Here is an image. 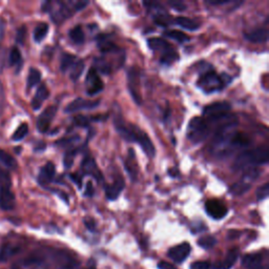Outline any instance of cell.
<instances>
[{"label":"cell","instance_id":"obj_22","mask_svg":"<svg viewBox=\"0 0 269 269\" xmlns=\"http://www.w3.org/2000/svg\"><path fill=\"white\" fill-rule=\"evenodd\" d=\"M175 22L179 25V27H181L182 29L184 30H187V31H190V32H195V31H198L201 27V24L193 20V19H190V18H187V17H177Z\"/></svg>","mask_w":269,"mask_h":269},{"label":"cell","instance_id":"obj_42","mask_svg":"<svg viewBox=\"0 0 269 269\" xmlns=\"http://www.w3.org/2000/svg\"><path fill=\"white\" fill-rule=\"evenodd\" d=\"M80 141V137L79 136H74V137H70V138H63L61 140H58L56 142V145L59 147H67L71 146L74 143Z\"/></svg>","mask_w":269,"mask_h":269},{"label":"cell","instance_id":"obj_30","mask_svg":"<svg viewBox=\"0 0 269 269\" xmlns=\"http://www.w3.org/2000/svg\"><path fill=\"white\" fill-rule=\"evenodd\" d=\"M48 30H49V27L47 23H45V22L39 23L35 28V30H34V35H33L34 40H35L37 44H39V42H41L46 37Z\"/></svg>","mask_w":269,"mask_h":269},{"label":"cell","instance_id":"obj_17","mask_svg":"<svg viewBox=\"0 0 269 269\" xmlns=\"http://www.w3.org/2000/svg\"><path fill=\"white\" fill-rule=\"evenodd\" d=\"M147 45L151 50H154V52H158L161 56L166 54L167 52H170V50H172L174 48L170 44H168L167 41H165L162 38H158V37L149 38L147 40Z\"/></svg>","mask_w":269,"mask_h":269},{"label":"cell","instance_id":"obj_32","mask_svg":"<svg viewBox=\"0 0 269 269\" xmlns=\"http://www.w3.org/2000/svg\"><path fill=\"white\" fill-rule=\"evenodd\" d=\"M84 62L80 59H78L76 63L72 66V69L69 71L70 72V77L73 81H78L79 78L82 76L83 72H84Z\"/></svg>","mask_w":269,"mask_h":269},{"label":"cell","instance_id":"obj_50","mask_svg":"<svg viewBox=\"0 0 269 269\" xmlns=\"http://www.w3.org/2000/svg\"><path fill=\"white\" fill-rule=\"evenodd\" d=\"M5 57H6V50L4 47L0 46V74L3 72L4 65H5Z\"/></svg>","mask_w":269,"mask_h":269},{"label":"cell","instance_id":"obj_35","mask_svg":"<svg viewBox=\"0 0 269 269\" xmlns=\"http://www.w3.org/2000/svg\"><path fill=\"white\" fill-rule=\"evenodd\" d=\"M260 175H261L260 170H258V168H256V167H250V168H247V170H245V172H244L242 180L251 184V182L256 181L259 178Z\"/></svg>","mask_w":269,"mask_h":269},{"label":"cell","instance_id":"obj_10","mask_svg":"<svg viewBox=\"0 0 269 269\" xmlns=\"http://www.w3.org/2000/svg\"><path fill=\"white\" fill-rule=\"evenodd\" d=\"M56 113L57 106H48L40 114L37 119V129L40 133L45 134L48 131L50 123H52L53 119L56 116Z\"/></svg>","mask_w":269,"mask_h":269},{"label":"cell","instance_id":"obj_44","mask_svg":"<svg viewBox=\"0 0 269 269\" xmlns=\"http://www.w3.org/2000/svg\"><path fill=\"white\" fill-rule=\"evenodd\" d=\"M124 167H125L126 173L129 174L131 180L133 182L136 181L137 180V168H134V165L129 162V160H126V161H124Z\"/></svg>","mask_w":269,"mask_h":269},{"label":"cell","instance_id":"obj_47","mask_svg":"<svg viewBox=\"0 0 269 269\" xmlns=\"http://www.w3.org/2000/svg\"><path fill=\"white\" fill-rule=\"evenodd\" d=\"M190 269H210V263L207 261H197L190 265Z\"/></svg>","mask_w":269,"mask_h":269},{"label":"cell","instance_id":"obj_19","mask_svg":"<svg viewBox=\"0 0 269 269\" xmlns=\"http://www.w3.org/2000/svg\"><path fill=\"white\" fill-rule=\"evenodd\" d=\"M244 38L252 44H265L268 40V31L266 29H255L244 34Z\"/></svg>","mask_w":269,"mask_h":269},{"label":"cell","instance_id":"obj_36","mask_svg":"<svg viewBox=\"0 0 269 269\" xmlns=\"http://www.w3.org/2000/svg\"><path fill=\"white\" fill-rule=\"evenodd\" d=\"M154 22L161 27H168L171 24V16L168 15L165 11H162L161 13H158L154 16Z\"/></svg>","mask_w":269,"mask_h":269},{"label":"cell","instance_id":"obj_56","mask_svg":"<svg viewBox=\"0 0 269 269\" xmlns=\"http://www.w3.org/2000/svg\"><path fill=\"white\" fill-rule=\"evenodd\" d=\"M4 32H5V22L2 18H0V42H1L4 38Z\"/></svg>","mask_w":269,"mask_h":269},{"label":"cell","instance_id":"obj_16","mask_svg":"<svg viewBox=\"0 0 269 269\" xmlns=\"http://www.w3.org/2000/svg\"><path fill=\"white\" fill-rule=\"evenodd\" d=\"M125 188V182L122 178H117L111 185L105 186V196L109 201H115L119 198L120 193Z\"/></svg>","mask_w":269,"mask_h":269},{"label":"cell","instance_id":"obj_54","mask_svg":"<svg viewBox=\"0 0 269 269\" xmlns=\"http://www.w3.org/2000/svg\"><path fill=\"white\" fill-rule=\"evenodd\" d=\"M206 3L217 6V5L228 4V3H231V1H229V0H223V1H221V0H209V1H206Z\"/></svg>","mask_w":269,"mask_h":269},{"label":"cell","instance_id":"obj_59","mask_svg":"<svg viewBox=\"0 0 269 269\" xmlns=\"http://www.w3.org/2000/svg\"><path fill=\"white\" fill-rule=\"evenodd\" d=\"M262 269H268L267 267H262Z\"/></svg>","mask_w":269,"mask_h":269},{"label":"cell","instance_id":"obj_24","mask_svg":"<svg viewBox=\"0 0 269 269\" xmlns=\"http://www.w3.org/2000/svg\"><path fill=\"white\" fill-rule=\"evenodd\" d=\"M250 187H251L250 183L244 180H240L239 182L231 185L229 188V192L232 196H242L245 192H247L250 189Z\"/></svg>","mask_w":269,"mask_h":269},{"label":"cell","instance_id":"obj_11","mask_svg":"<svg viewBox=\"0 0 269 269\" xmlns=\"http://www.w3.org/2000/svg\"><path fill=\"white\" fill-rule=\"evenodd\" d=\"M191 247L189 245V243L184 242L179 244V245L172 247L167 252V256L170 257L173 261H175L176 263H182L185 260L187 259V257L190 254Z\"/></svg>","mask_w":269,"mask_h":269},{"label":"cell","instance_id":"obj_34","mask_svg":"<svg viewBox=\"0 0 269 269\" xmlns=\"http://www.w3.org/2000/svg\"><path fill=\"white\" fill-rule=\"evenodd\" d=\"M69 36L71 40L76 45H82L84 40H86V36H84V33L81 27H75L69 32Z\"/></svg>","mask_w":269,"mask_h":269},{"label":"cell","instance_id":"obj_13","mask_svg":"<svg viewBox=\"0 0 269 269\" xmlns=\"http://www.w3.org/2000/svg\"><path fill=\"white\" fill-rule=\"evenodd\" d=\"M53 259L56 261L58 269H75L77 266L76 260L64 250H56L53 254Z\"/></svg>","mask_w":269,"mask_h":269},{"label":"cell","instance_id":"obj_20","mask_svg":"<svg viewBox=\"0 0 269 269\" xmlns=\"http://www.w3.org/2000/svg\"><path fill=\"white\" fill-rule=\"evenodd\" d=\"M49 96V91L47 88L45 86V84H41V86L38 88L35 96H34L32 100V107L34 111H38L40 107L42 106V103L48 98Z\"/></svg>","mask_w":269,"mask_h":269},{"label":"cell","instance_id":"obj_28","mask_svg":"<svg viewBox=\"0 0 269 269\" xmlns=\"http://www.w3.org/2000/svg\"><path fill=\"white\" fill-rule=\"evenodd\" d=\"M79 58L72 54H63L61 56V60H60V70L63 73H66L67 71H70L72 69V66L76 63V61L78 60Z\"/></svg>","mask_w":269,"mask_h":269},{"label":"cell","instance_id":"obj_4","mask_svg":"<svg viewBox=\"0 0 269 269\" xmlns=\"http://www.w3.org/2000/svg\"><path fill=\"white\" fill-rule=\"evenodd\" d=\"M209 124L204 118L195 117L188 123L187 138L193 144H199V143L206 140L209 136Z\"/></svg>","mask_w":269,"mask_h":269},{"label":"cell","instance_id":"obj_58","mask_svg":"<svg viewBox=\"0 0 269 269\" xmlns=\"http://www.w3.org/2000/svg\"><path fill=\"white\" fill-rule=\"evenodd\" d=\"M12 269H19V268H18V267H16V266H15V267H13Z\"/></svg>","mask_w":269,"mask_h":269},{"label":"cell","instance_id":"obj_57","mask_svg":"<svg viewBox=\"0 0 269 269\" xmlns=\"http://www.w3.org/2000/svg\"><path fill=\"white\" fill-rule=\"evenodd\" d=\"M86 269H96V262H95V261L94 260H90Z\"/></svg>","mask_w":269,"mask_h":269},{"label":"cell","instance_id":"obj_3","mask_svg":"<svg viewBox=\"0 0 269 269\" xmlns=\"http://www.w3.org/2000/svg\"><path fill=\"white\" fill-rule=\"evenodd\" d=\"M230 81L231 78L228 75L223 74L222 76H219L213 69V66L207 64V66L203 67L200 73L198 86L209 94V92L221 90Z\"/></svg>","mask_w":269,"mask_h":269},{"label":"cell","instance_id":"obj_37","mask_svg":"<svg viewBox=\"0 0 269 269\" xmlns=\"http://www.w3.org/2000/svg\"><path fill=\"white\" fill-rule=\"evenodd\" d=\"M217 244V239L213 235H204L198 240V245L204 249L213 248Z\"/></svg>","mask_w":269,"mask_h":269},{"label":"cell","instance_id":"obj_12","mask_svg":"<svg viewBox=\"0 0 269 269\" xmlns=\"http://www.w3.org/2000/svg\"><path fill=\"white\" fill-rule=\"evenodd\" d=\"M100 101H89L82 98L75 99L72 101L71 103H69L65 107V113L66 114H73L76 112L82 111V109H92L99 106Z\"/></svg>","mask_w":269,"mask_h":269},{"label":"cell","instance_id":"obj_14","mask_svg":"<svg viewBox=\"0 0 269 269\" xmlns=\"http://www.w3.org/2000/svg\"><path fill=\"white\" fill-rule=\"evenodd\" d=\"M16 199L11 187H0V208L5 212L15 208Z\"/></svg>","mask_w":269,"mask_h":269},{"label":"cell","instance_id":"obj_23","mask_svg":"<svg viewBox=\"0 0 269 269\" xmlns=\"http://www.w3.org/2000/svg\"><path fill=\"white\" fill-rule=\"evenodd\" d=\"M8 63L11 66H16L17 71L16 73H19L21 66H22V56L18 47H12L10 50V55H8Z\"/></svg>","mask_w":269,"mask_h":269},{"label":"cell","instance_id":"obj_29","mask_svg":"<svg viewBox=\"0 0 269 269\" xmlns=\"http://www.w3.org/2000/svg\"><path fill=\"white\" fill-rule=\"evenodd\" d=\"M164 36L170 38L172 40H175L177 42H179V44H185V42L189 41V36H187L186 34H184L180 31L177 30H170V31H165L164 32Z\"/></svg>","mask_w":269,"mask_h":269},{"label":"cell","instance_id":"obj_39","mask_svg":"<svg viewBox=\"0 0 269 269\" xmlns=\"http://www.w3.org/2000/svg\"><path fill=\"white\" fill-rule=\"evenodd\" d=\"M29 133V126L27 123H22L18 126V129H17L15 131V133L13 134V137L12 139L14 141H20L22 140L23 138H25V136H27Z\"/></svg>","mask_w":269,"mask_h":269},{"label":"cell","instance_id":"obj_46","mask_svg":"<svg viewBox=\"0 0 269 269\" xmlns=\"http://www.w3.org/2000/svg\"><path fill=\"white\" fill-rule=\"evenodd\" d=\"M167 3H168V5L172 6L174 8V10L178 11V12H183V11H185L187 8L186 4H185L184 2L177 1V0H175V1H168Z\"/></svg>","mask_w":269,"mask_h":269},{"label":"cell","instance_id":"obj_26","mask_svg":"<svg viewBox=\"0 0 269 269\" xmlns=\"http://www.w3.org/2000/svg\"><path fill=\"white\" fill-rule=\"evenodd\" d=\"M98 47L100 49V52H102V53H118L119 52V47H118L114 42L112 41H109L105 38H100L98 40Z\"/></svg>","mask_w":269,"mask_h":269},{"label":"cell","instance_id":"obj_9","mask_svg":"<svg viewBox=\"0 0 269 269\" xmlns=\"http://www.w3.org/2000/svg\"><path fill=\"white\" fill-rule=\"evenodd\" d=\"M81 171H82L83 175H90L91 177H94L98 183L103 182L102 174H101V172L99 171L95 159L92 157H90L89 155L84 157V159L82 160V163H81Z\"/></svg>","mask_w":269,"mask_h":269},{"label":"cell","instance_id":"obj_52","mask_svg":"<svg viewBox=\"0 0 269 269\" xmlns=\"http://www.w3.org/2000/svg\"><path fill=\"white\" fill-rule=\"evenodd\" d=\"M70 179L77 185V187L79 189L82 188V179L81 177H79L77 174H70Z\"/></svg>","mask_w":269,"mask_h":269},{"label":"cell","instance_id":"obj_1","mask_svg":"<svg viewBox=\"0 0 269 269\" xmlns=\"http://www.w3.org/2000/svg\"><path fill=\"white\" fill-rule=\"evenodd\" d=\"M89 3V1H45L41 10L48 13L55 23H62L71 18L74 13L83 10Z\"/></svg>","mask_w":269,"mask_h":269},{"label":"cell","instance_id":"obj_15","mask_svg":"<svg viewBox=\"0 0 269 269\" xmlns=\"http://www.w3.org/2000/svg\"><path fill=\"white\" fill-rule=\"evenodd\" d=\"M56 175V167L53 162H47L44 167L40 170L38 181L41 186H45L48 183L52 182Z\"/></svg>","mask_w":269,"mask_h":269},{"label":"cell","instance_id":"obj_38","mask_svg":"<svg viewBox=\"0 0 269 269\" xmlns=\"http://www.w3.org/2000/svg\"><path fill=\"white\" fill-rule=\"evenodd\" d=\"M80 148H74L71 149L69 151H66L64 155V159H63V164L66 170H70L72 167L73 163H74V158L78 155Z\"/></svg>","mask_w":269,"mask_h":269},{"label":"cell","instance_id":"obj_41","mask_svg":"<svg viewBox=\"0 0 269 269\" xmlns=\"http://www.w3.org/2000/svg\"><path fill=\"white\" fill-rule=\"evenodd\" d=\"M12 180L11 176L5 170L0 167V187H11Z\"/></svg>","mask_w":269,"mask_h":269},{"label":"cell","instance_id":"obj_6","mask_svg":"<svg viewBox=\"0 0 269 269\" xmlns=\"http://www.w3.org/2000/svg\"><path fill=\"white\" fill-rule=\"evenodd\" d=\"M128 88L134 102L138 105L142 104V97L140 94V72L134 66H133L128 73Z\"/></svg>","mask_w":269,"mask_h":269},{"label":"cell","instance_id":"obj_21","mask_svg":"<svg viewBox=\"0 0 269 269\" xmlns=\"http://www.w3.org/2000/svg\"><path fill=\"white\" fill-rule=\"evenodd\" d=\"M262 256L260 254L247 255L243 258L242 265L248 269H262Z\"/></svg>","mask_w":269,"mask_h":269},{"label":"cell","instance_id":"obj_51","mask_svg":"<svg viewBox=\"0 0 269 269\" xmlns=\"http://www.w3.org/2000/svg\"><path fill=\"white\" fill-rule=\"evenodd\" d=\"M4 101H5V95H4L3 84H2L1 81H0V115L2 114V111H3Z\"/></svg>","mask_w":269,"mask_h":269},{"label":"cell","instance_id":"obj_33","mask_svg":"<svg viewBox=\"0 0 269 269\" xmlns=\"http://www.w3.org/2000/svg\"><path fill=\"white\" fill-rule=\"evenodd\" d=\"M40 80H41L40 71L35 69V67H32L29 72V76H28V82H27L28 90H31L34 87H36L37 84L40 82Z\"/></svg>","mask_w":269,"mask_h":269},{"label":"cell","instance_id":"obj_53","mask_svg":"<svg viewBox=\"0 0 269 269\" xmlns=\"http://www.w3.org/2000/svg\"><path fill=\"white\" fill-rule=\"evenodd\" d=\"M94 193H95V189H94V186H92V183L90 181H89L87 184L86 191H84V195L90 198V197L94 196Z\"/></svg>","mask_w":269,"mask_h":269},{"label":"cell","instance_id":"obj_43","mask_svg":"<svg viewBox=\"0 0 269 269\" xmlns=\"http://www.w3.org/2000/svg\"><path fill=\"white\" fill-rule=\"evenodd\" d=\"M269 195V184L265 183L262 186L259 187L256 191V196H257V200L259 202L265 200Z\"/></svg>","mask_w":269,"mask_h":269},{"label":"cell","instance_id":"obj_49","mask_svg":"<svg viewBox=\"0 0 269 269\" xmlns=\"http://www.w3.org/2000/svg\"><path fill=\"white\" fill-rule=\"evenodd\" d=\"M83 222H84V225H86V227L90 231L95 232L97 230V224H96L95 220H92V219H90V218H86L83 220Z\"/></svg>","mask_w":269,"mask_h":269},{"label":"cell","instance_id":"obj_27","mask_svg":"<svg viewBox=\"0 0 269 269\" xmlns=\"http://www.w3.org/2000/svg\"><path fill=\"white\" fill-rule=\"evenodd\" d=\"M18 251H19L18 246H15L13 244H5V245H3L2 248L0 249V261H1V262L7 261L11 257L16 255Z\"/></svg>","mask_w":269,"mask_h":269},{"label":"cell","instance_id":"obj_45","mask_svg":"<svg viewBox=\"0 0 269 269\" xmlns=\"http://www.w3.org/2000/svg\"><path fill=\"white\" fill-rule=\"evenodd\" d=\"M74 123L75 125L79 126V128H89L90 123V119H89L88 117L86 116H77L74 118Z\"/></svg>","mask_w":269,"mask_h":269},{"label":"cell","instance_id":"obj_40","mask_svg":"<svg viewBox=\"0 0 269 269\" xmlns=\"http://www.w3.org/2000/svg\"><path fill=\"white\" fill-rule=\"evenodd\" d=\"M178 58H179V56H178V54H177L176 50L172 49V50H170V52H167L166 54L160 57V61H161L162 64L171 65L176 60H178Z\"/></svg>","mask_w":269,"mask_h":269},{"label":"cell","instance_id":"obj_25","mask_svg":"<svg viewBox=\"0 0 269 269\" xmlns=\"http://www.w3.org/2000/svg\"><path fill=\"white\" fill-rule=\"evenodd\" d=\"M91 67H94L98 74L100 73L102 75H109L112 73V66L104 58H96Z\"/></svg>","mask_w":269,"mask_h":269},{"label":"cell","instance_id":"obj_55","mask_svg":"<svg viewBox=\"0 0 269 269\" xmlns=\"http://www.w3.org/2000/svg\"><path fill=\"white\" fill-rule=\"evenodd\" d=\"M158 268L159 269H177L174 265L165 262V261H161V262L158 264Z\"/></svg>","mask_w":269,"mask_h":269},{"label":"cell","instance_id":"obj_31","mask_svg":"<svg viewBox=\"0 0 269 269\" xmlns=\"http://www.w3.org/2000/svg\"><path fill=\"white\" fill-rule=\"evenodd\" d=\"M0 163L7 168H11V170L17 168V162L14 157L1 148H0Z\"/></svg>","mask_w":269,"mask_h":269},{"label":"cell","instance_id":"obj_48","mask_svg":"<svg viewBox=\"0 0 269 269\" xmlns=\"http://www.w3.org/2000/svg\"><path fill=\"white\" fill-rule=\"evenodd\" d=\"M25 36H27V29L25 27H21L17 31V35H16V41L18 42L19 45H23Z\"/></svg>","mask_w":269,"mask_h":269},{"label":"cell","instance_id":"obj_8","mask_svg":"<svg viewBox=\"0 0 269 269\" xmlns=\"http://www.w3.org/2000/svg\"><path fill=\"white\" fill-rule=\"evenodd\" d=\"M205 210L209 217H212L215 220H221L223 219L227 213H228V209L225 206L224 203L221 201L212 199L208 200L205 203Z\"/></svg>","mask_w":269,"mask_h":269},{"label":"cell","instance_id":"obj_7","mask_svg":"<svg viewBox=\"0 0 269 269\" xmlns=\"http://www.w3.org/2000/svg\"><path fill=\"white\" fill-rule=\"evenodd\" d=\"M104 89V84L102 79L100 78L99 74L97 71L91 67V69L89 71L87 75V79H86V91L89 96H94L99 94Z\"/></svg>","mask_w":269,"mask_h":269},{"label":"cell","instance_id":"obj_18","mask_svg":"<svg viewBox=\"0 0 269 269\" xmlns=\"http://www.w3.org/2000/svg\"><path fill=\"white\" fill-rule=\"evenodd\" d=\"M239 257V249L238 248H232L228 252H227L226 258L222 261H219V262L215 263L213 266V269H230L235 261L238 260Z\"/></svg>","mask_w":269,"mask_h":269},{"label":"cell","instance_id":"obj_5","mask_svg":"<svg viewBox=\"0 0 269 269\" xmlns=\"http://www.w3.org/2000/svg\"><path fill=\"white\" fill-rule=\"evenodd\" d=\"M230 109L231 105L226 101H222V102H215L205 106L203 115L207 117V122H220L231 116L228 114Z\"/></svg>","mask_w":269,"mask_h":269},{"label":"cell","instance_id":"obj_2","mask_svg":"<svg viewBox=\"0 0 269 269\" xmlns=\"http://www.w3.org/2000/svg\"><path fill=\"white\" fill-rule=\"evenodd\" d=\"M269 161V153L266 146H261L254 149L244 150L235 158L232 164L233 171H245L247 168L258 165L267 164Z\"/></svg>","mask_w":269,"mask_h":269}]
</instances>
